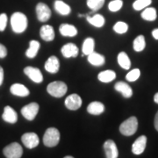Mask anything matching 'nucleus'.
<instances>
[{"mask_svg":"<svg viewBox=\"0 0 158 158\" xmlns=\"http://www.w3.org/2000/svg\"><path fill=\"white\" fill-rule=\"evenodd\" d=\"M27 18L22 12H14L11 17V26L14 33L21 34L27 27Z\"/></svg>","mask_w":158,"mask_h":158,"instance_id":"f257e3e1","label":"nucleus"},{"mask_svg":"<svg viewBox=\"0 0 158 158\" xmlns=\"http://www.w3.org/2000/svg\"><path fill=\"white\" fill-rule=\"evenodd\" d=\"M137 128H138V120L135 116L126 119L119 126V131L125 136H131L135 135L137 131Z\"/></svg>","mask_w":158,"mask_h":158,"instance_id":"f03ea898","label":"nucleus"},{"mask_svg":"<svg viewBox=\"0 0 158 158\" xmlns=\"http://www.w3.org/2000/svg\"><path fill=\"white\" fill-rule=\"evenodd\" d=\"M60 141V132L56 127H49L46 130L43 136V143L48 148L56 147Z\"/></svg>","mask_w":158,"mask_h":158,"instance_id":"7ed1b4c3","label":"nucleus"},{"mask_svg":"<svg viewBox=\"0 0 158 158\" xmlns=\"http://www.w3.org/2000/svg\"><path fill=\"white\" fill-rule=\"evenodd\" d=\"M47 90L51 96L55 97V98H62L67 93L68 86L63 82L56 81V82L50 83L48 85Z\"/></svg>","mask_w":158,"mask_h":158,"instance_id":"20e7f679","label":"nucleus"},{"mask_svg":"<svg viewBox=\"0 0 158 158\" xmlns=\"http://www.w3.org/2000/svg\"><path fill=\"white\" fill-rule=\"evenodd\" d=\"M6 158H20L22 156L23 148L18 142H12L3 149Z\"/></svg>","mask_w":158,"mask_h":158,"instance_id":"39448f33","label":"nucleus"},{"mask_svg":"<svg viewBox=\"0 0 158 158\" xmlns=\"http://www.w3.org/2000/svg\"><path fill=\"white\" fill-rule=\"evenodd\" d=\"M39 105L35 102L30 103L21 109V114L27 120H34L39 112Z\"/></svg>","mask_w":158,"mask_h":158,"instance_id":"423d86ee","label":"nucleus"},{"mask_svg":"<svg viewBox=\"0 0 158 158\" xmlns=\"http://www.w3.org/2000/svg\"><path fill=\"white\" fill-rule=\"evenodd\" d=\"M21 141L25 147L27 148H36L40 143V139L38 135L35 133H26L21 137Z\"/></svg>","mask_w":158,"mask_h":158,"instance_id":"0eeeda50","label":"nucleus"},{"mask_svg":"<svg viewBox=\"0 0 158 158\" xmlns=\"http://www.w3.org/2000/svg\"><path fill=\"white\" fill-rule=\"evenodd\" d=\"M36 14L40 22H46L50 19L51 10L44 3H39L36 6Z\"/></svg>","mask_w":158,"mask_h":158,"instance_id":"6e6552de","label":"nucleus"},{"mask_svg":"<svg viewBox=\"0 0 158 158\" xmlns=\"http://www.w3.org/2000/svg\"><path fill=\"white\" fill-rule=\"evenodd\" d=\"M65 106L66 107L71 110V111H76L82 106V98L81 97L77 94H71L67 97L65 99Z\"/></svg>","mask_w":158,"mask_h":158,"instance_id":"1a4fd4ad","label":"nucleus"},{"mask_svg":"<svg viewBox=\"0 0 158 158\" xmlns=\"http://www.w3.org/2000/svg\"><path fill=\"white\" fill-rule=\"evenodd\" d=\"M24 73L34 83L40 84L43 81V76L39 69L34 67H26L24 69Z\"/></svg>","mask_w":158,"mask_h":158,"instance_id":"9d476101","label":"nucleus"},{"mask_svg":"<svg viewBox=\"0 0 158 158\" xmlns=\"http://www.w3.org/2000/svg\"><path fill=\"white\" fill-rule=\"evenodd\" d=\"M104 149L106 158H118V148L113 140H107L104 143Z\"/></svg>","mask_w":158,"mask_h":158,"instance_id":"9b49d317","label":"nucleus"},{"mask_svg":"<svg viewBox=\"0 0 158 158\" xmlns=\"http://www.w3.org/2000/svg\"><path fill=\"white\" fill-rule=\"evenodd\" d=\"M147 144V137L145 135L140 136L137 138L132 146V152L135 155H141L144 152Z\"/></svg>","mask_w":158,"mask_h":158,"instance_id":"f8f14e48","label":"nucleus"},{"mask_svg":"<svg viewBox=\"0 0 158 158\" xmlns=\"http://www.w3.org/2000/svg\"><path fill=\"white\" fill-rule=\"evenodd\" d=\"M62 56L66 58H71V57H77L78 56L79 49L76 44L74 43H68L65 44L62 48Z\"/></svg>","mask_w":158,"mask_h":158,"instance_id":"ddd939ff","label":"nucleus"},{"mask_svg":"<svg viewBox=\"0 0 158 158\" xmlns=\"http://www.w3.org/2000/svg\"><path fill=\"white\" fill-rule=\"evenodd\" d=\"M45 69L49 72V73L52 74H56L58 72L59 69H60V62H59V60L56 56H50L47 62H45V66H44Z\"/></svg>","mask_w":158,"mask_h":158,"instance_id":"4468645a","label":"nucleus"},{"mask_svg":"<svg viewBox=\"0 0 158 158\" xmlns=\"http://www.w3.org/2000/svg\"><path fill=\"white\" fill-rule=\"evenodd\" d=\"M2 118L7 123L14 124V123L17 122L18 114L13 108L7 106L4 109V113H3V115H2Z\"/></svg>","mask_w":158,"mask_h":158,"instance_id":"2eb2a0df","label":"nucleus"},{"mask_svg":"<svg viewBox=\"0 0 158 158\" xmlns=\"http://www.w3.org/2000/svg\"><path fill=\"white\" fill-rule=\"evenodd\" d=\"M40 35L41 39L45 41H52L55 39V30L49 25H44L40 27Z\"/></svg>","mask_w":158,"mask_h":158,"instance_id":"dca6fc26","label":"nucleus"},{"mask_svg":"<svg viewBox=\"0 0 158 158\" xmlns=\"http://www.w3.org/2000/svg\"><path fill=\"white\" fill-rule=\"evenodd\" d=\"M114 89L120 92L122 96L126 98H129L133 95V90L125 82H118L116 85H114Z\"/></svg>","mask_w":158,"mask_h":158,"instance_id":"f3484780","label":"nucleus"},{"mask_svg":"<svg viewBox=\"0 0 158 158\" xmlns=\"http://www.w3.org/2000/svg\"><path fill=\"white\" fill-rule=\"evenodd\" d=\"M60 34L65 37H74L77 34V29L76 27L69 24H62L59 27Z\"/></svg>","mask_w":158,"mask_h":158,"instance_id":"a211bd4d","label":"nucleus"},{"mask_svg":"<svg viewBox=\"0 0 158 158\" xmlns=\"http://www.w3.org/2000/svg\"><path fill=\"white\" fill-rule=\"evenodd\" d=\"M10 91L13 95L18 97H27L28 96L30 93L28 89L21 84H14L11 85Z\"/></svg>","mask_w":158,"mask_h":158,"instance_id":"6ab92c4d","label":"nucleus"},{"mask_svg":"<svg viewBox=\"0 0 158 158\" xmlns=\"http://www.w3.org/2000/svg\"><path fill=\"white\" fill-rule=\"evenodd\" d=\"M104 111H105L104 104L98 101L91 102L87 107V112L91 115H99L104 113Z\"/></svg>","mask_w":158,"mask_h":158,"instance_id":"aec40b11","label":"nucleus"},{"mask_svg":"<svg viewBox=\"0 0 158 158\" xmlns=\"http://www.w3.org/2000/svg\"><path fill=\"white\" fill-rule=\"evenodd\" d=\"M55 10L61 15L66 16L69 15L71 11L70 6L67 5L66 3H64L62 0H56L55 2Z\"/></svg>","mask_w":158,"mask_h":158,"instance_id":"412c9836","label":"nucleus"},{"mask_svg":"<svg viewBox=\"0 0 158 158\" xmlns=\"http://www.w3.org/2000/svg\"><path fill=\"white\" fill-rule=\"evenodd\" d=\"M88 62L93 66H101L105 63L106 60H105L104 56H102L98 53H96V52H93L88 56Z\"/></svg>","mask_w":158,"mask_h":158,"instance_id":"4be33fe9","label":"nucleus"},{"mask_svg":"<svg viewBox=\"0 0 158 158\" xmlns=\"http://www.w3.org/2000/svg\"><path fill=\"white\" fill-rule=\"evenodd\" d=\"M40 48V44L39 41L37 40H31L29 42V48L28 49L26 52V56L28 58H34L37 56L38 51H39Z\"/></svg>","mask_w":158,"mask_h":158,"instance_id":"5701e85b","label":"nucleus"},{"mask_svg":"<svg viewBox=\"0 0 158 158\" xmlns=\"http://www.w3.org/2000/svg\"><path fill=\"white\" fill-rule=\"evenodd\" d=\"M116 77V74L113 70H104L98 74V78L102 83H110Z\"/></svg>","mask_w":158,"mask_h":158,"instance_id":"b1692460","label":"nucleus"},{"mask_svg":"<svg viewBox=\"0 0 158 158\" xmlns=\"http://www.w3.org/2000/svg\"><path fill=\"white\" fill-rule=\"evenodd\" d=\"M87 21L90 23V25L96 27H102L105 25V18L100 14H94L92 16L87 15Z\"/></svg>","mask_w":158,"mask_h":158,"instance_id":"393cba45","label":"nucleus"},{"mask_svg":"<svg viewBox=\"0 0 158 158\" xmlns=\"http://www.w3.org/2000/svg\"><path fill=\"white\" fill-rule=\"evenodd\" d=\"M94 47H95V41L92 38H87L85 40L84 43H83V48L82 51L85 56H89L91 53L94 52Z\"/></svg>","mask_w":158,"mask_h":158,"instance_id":"a878e982","label":"nucleus"},{"mask_svg":"<svg viewBox=\"0 0 158 158\" xmlns=\"http://www.w3.org/2000/svg\"><path fill=\"white\" fill-rule=\"evenodd\" d=\"M156 10L153 7H147L141 12V18L147 21H154L156 19Z\"/></svg>","mask_w":158,"mask_h":158,"instance_id":"bb28decb","label":"nucleus"},{"mask_svg":"<svg viewBox=\"0 0 158 158\" xmlns=\"http://www.w3.org/2000/svg\"><path fill=\"white\" fill-rule=\"evenodd\" d=\"M118 62L119 66L124 69H129L131 67V61L125 52H120L118 55Z\"/></svg>","mask_w":158,"mask_h":158,"instance_id":"cd10ccee","label":"nucleus"},{"mask_svg":"<svg viewBox=\"0 0 158 158\" xmlns=\"http://www.w3.org/2000/svg\"><path fill=\"white\" fill-rule=\"evenodd\" d=\"M133 47H134V49L136 51V52H141L146 47V41H145V38L143 35H139L137 36L135 40H134V44H133Z\"/></svg>","mask_w":158,"mask_h":158,"instance_id":"c85d7f7f","label":"nucleus"},{"mask_svg":"<svg viewBox=\"0 0 158 158\" xmlns=\"http://www.w3.org/2000/svg\"><path fill=\"white\" fill-rule=\"evenodd\" d=\"M87 6L93 11H98L105 4V0H87Z\"/></svg>","mask_w":158,"mask_h":158,"instance_id":"c756f323","label":"nucleus"},{"mask_svg":"<svg viewBox=\"0 0 158 158\" xmlns=\"http://www.w3.org/2000/svg\"><path fill=\"white\" fill-rule=\"evenodd\" d=\"M152 3V0H136L133 4V7L136 11H141L147 8Z\"/></svg>","mask_w":158,"mask_h":158,"instance_id":"7c9ffc66","label":"nucleus"},{"mask_svg":"<svg viewBox=\"0 0 158 158\" xmlns=\"http://www.w3.org/2000/svg\"><path fill=\"white\" fill-rule=\"evenodd\" d=\"M113 30H114L117 34H123L127 32V30H128V26H127V23L122 22V21H118V22H117L114 26H113Z\"/></svg>","mask_w":158,"mask_h":158,"instance_id":"2f4dec72","label":"nucleus"},{"mask_svg":"<svg viewBox=\"0 0 158 158\" xmlns=\"http://www.w3.org/2000/svg\"><path fill=\"white\" fill-rule=\"evenodd\" d=\"M140 76H141V71H140V69H132L130 72L127 74V76H126V79L128 81V82H135L136 81L137 79L140 77Z\"/></svg>","mask_w":158,"mask_h":158,"instance_id":"473e14b6","label":"nucleus"},{"mask_svg":"<svg viewBox=\"0 0 158 158\" xmlns=\"http://www.w3.org/2000/svg\"><path fill=\"white\" fill-rule=\"evenodd\" d=\"M123 6V2L122 0H113L109 3L108 5V9L111 11H118L121 9V7Z\"/></svg>","mask_w":158,"mask_h":158,"instance_id":"72a5a7b5","label":"nucleus"},{"mask_svg":"<svg viewBox=\"0 0 158 158\" xmlns=\"http://www.w3.org/2000/svg\"><path fill=\"white\" fill-rule=\"evenodd\" d=\"M8 21V18L6 13H1L0 14V32L5 31Z\"/></svg>","mask_w":158,"mask_h":158,"instance_id":"f704fd0d","label":"nucleus"},{"mask_svg":"<svg viewBox=\"0 0 158 158\" xmlns=\"http://www.w3.org/2000/svg\"><path fill=\"white\" fill-rule=\"evenodd\" d=\"M7 56V49L5 46L0 43V58H5Z\"/></svg>","mask_w":158,"mask_h":158,"instance_id":"c9c22d12","label":"nucleus"},{"mask_svg":"<svg viewBox=\"0 0 158 158\" xmlns=\"http://www.w3.org/2000/svg\"><path fill=\"white\" fill-rule=\"evenodd\" d=\"M4 69H3V68L0 66V86L2 85V84H3V82H4Z\"/></svg>","mask_w":158,"mask_h":158,"instance_id":"e433bc0d","label":"nucleus"},{"mask_svg":"<svg viewBox=\"0 0 158 158\" xmlns=\"http://www.w3.org/2000/svg\"><path fill=\"white\" fill-rule=\"evenodd\" d=\"M154 124H155V127H156V129L158 131V112L156 114V117H155V122H154Z\"/></svg>","mask_w":158,"mask_h":158,"instance_id":"4c0bfd02","label":"nucleus"},{"mask_svg":"<svg viewBox=\"0 0 158 158\" xmlns=\"http://www.w3.org/2000/svg\"><path fill=\"white\" fill-rule=\"evenodd\" d=\"M152 35L153 37L155 38L156 40H158V28L155 29L152 31Z\"/></svg>","mask_w":158,"mask_h":158,"instance_id":"58836bf2","label":"nucleus"},{"mask_svg":"<svg viewBox=\"0 0 158 158\" xmlns=\"http://www.w3.org/2000/svg\"><path fill=\"white\" fill-rule=\"evenodd\" d=\"M154 101L156 102V104H158V92L156 93V95L154 96Z\"/></svg>","mask_w":158,"mask_h":158,"instance_id":"ea45409f","label":"nucleus"},{"mask_svg":"<svg viewBox=\"0 0 158 158\" xmlns=\"http://www.w3.org/2000/svg\"><path fill=\"white\" fill-rule=\"evenodd\" d=\"M64 158H74V157H72V156H65V157Z\"/></svg>","mask_w":158,"mask_h":158,"instance_id":"a19ab883","label":"nucleus"}]
</instances>
